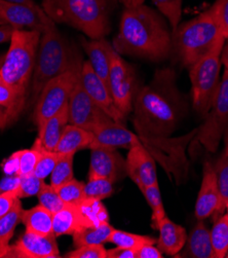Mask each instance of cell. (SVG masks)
Here are the masks:
<instances>
[{
    "label": "cell",
    "mask_w": 228,
    "mask_h": 258,
    "mask_svg": "<svg viewBox=\"0 0 228 258\" xmlns=\"http://www.w3.org/2000/svg\"><path fill=\"white\" fill-rule=\"evenodd\" d=\"M188 112V101L177 85L173 68L158 69L149 84L139 88L133 123L141 141L169 138Z\"/></svg>",
    "instance_id": "cell-1"
},
{
    "label": "cell",
    "mask_w": 228,
    "mask_h": 258,
    "mask_svg": "<svg viewBox=\"0 0 228 258\" xmlns=\"http://www.w3.org/2000/svg\"><path fill=\"white\" fill-rule=\"evenodd\" d=\"M168 20L145 4L124 8L113 47L119 55L162 62L172 56V32Z\"/></svg>",
    "instance_id": "cell-2"
},
{
    "label": "cell",
    "mask_w": 228,
    "mask_h": 258,
    "mask_svg": "<svg viewBox=\"0 0 228 258\" xmlns=\"http://www.w3.org/2000/svg\"><path fill=\"white\" fill-rule=\"evenodd\" d=\"M80 53L70 45L48 17L41 33L29 91V106L35 105L45 85L82 61Z\"/></svg>",
    "instance_id": "cell-3"
},
{
    "label": "cell",
    "mask_w": 228,
    "mask_h": 258,
    "mask_svg": "<svg viewBox=\"0 0 228 258\" xmlns=\"http://www.w3.org/2000/svg\"><path fill=\"white\" fill-rule=\"evenodd\" d=\"M114 0H42L41 9L56 24H66L89 38L105 37L110 32Z\"/></svg>",
    "instance_id": "cell-4"
},
{
    "label": "cell",
    "mask_w": 228,
    "mask_h": 258,
    "mask_svg": "<svg viewBox=\"0 0 228 258\" xmlns=\"http://www.w3.org/2000/svg\"><path fill=\"white\" fill-rule=\"evenodd\" d=\"M223 37L216 18L209 8L172 31V54L189 69L205 57Z\"/></svg>",
    "instance_id": "cell-5"
},
{
    "label": "cell",
    "mask_w": 228,
    "mask_h": 258,
    "mask_svg": "<svg viewBox=\"0 0 228 258\" xmlns=\"http://www.w3.org/2000/svg\"><path fill=\"white\" fill-rule=\"evenodd\" d=\"M41 33L37 30H15L0 67V76L15 89L24 107L29 96Z\"/></svg>",
    "instance_id": "cell-6"
},
{
    "label": "cell",
    "mask_w": 228,
    "mask_h": 258,
    "mask_svg": "<svg viewBox=\"0 0 228 258\" xmlns=\"http://www.w3.org/2000/svg\"><path fill=\"white\" fill-rule=\"evenodd\" d=\"M224 41L225 38L221 37L210 50V53L188 69L191 82L192 106L200 115L206 116L210 110L212 101L221 81V51Z\"/></svg>",
    "instance_id": "cell-7"
},
{
    "label": "cell",
    "mask_w": 228,
    "mask_h": 258,
    "mask_svg": "<svg viewBox=\"0 0 228 258\" xmlns=\"http://www.w3.org/2000/svg\"><path fill=\"white\" fill-rule=\"evenodd\" d=\"M83 64L82 60L45 85L32 114V119L38 128L68 104L75 85L81 80Z\"/></svg>",
    "instance_id": "cell-8"
},
{
    "label": "cell",
    "mask_w": 228,
    "mask_h": 258,
    "mask_svg": "<svg viewBox=\"0 0 228 258\" xmlns=\"http://www.w3.org/2000/svg\"><path fill=\"white\" fill-rule=\"evenodd\" d=\"M228 125V71L224 70L205 121L196 128L193 144H200L210 152H216Z\"/></svg>",
    "instance_id": "cell-9"
},
{
    "label": "cell",
    "mask_w": 228,
    "mask_h": 258,
    "mask_svg": "<svg viewBox=\"0 0 228 258\" xmlns=\"http://www.w3.org/2000/svg\"><path fill=\"white\" fill-rule=\"evenodd\" d=\"M107 86L117 108L125 116L132 113L140 86L134 67L123 60L117 51L112 55Z\"/></svg>",
    "instance_id": "cell-10"
},
{
    "label": "cell",
    "mask_w": 228,
    "mask_h": 258,
    "mask_svg": "<svg viewBox=\"0 0 228 258\" xmlns=\"http://www.w3.org/2000/svg\"><path fill=\"white\" fill-rule=\"evenodd\" d=\"M111 120L113 119L95 104L80 80L68 102V123L94 133L98 127Z\"/></svg>",
    "instance_id": "cell-11"
},
{
    "label": "cell",
    "mask_w": 228,
    "mask_h": 258,
    "mask_svg": "<svg viewBox=\"0 0 228 258\" xmlns=\"http://www.w3.org/2000/svg\"><path fill=\"white\" fill-rule=\"evenodd\" d=\"M81 83L88 95L99 108L102 109L114 121L125 124L128 116H125L117 108L107 84L96 74L89 61H86L83 64Z\"/></svg>",
    "instance_id": "cell-12"
},
{
    "label": "cell",
    "mask_w": 228,
    "mask_h": 258,
    "mask_svg": "<svg viewBox=\"0 0 228 258\" xmlns=\"http://www.w3.org/2000/svg\"><path fill=\"white\" fill-rule=\"evenodd\" d=\"M47 16L40 6L31 7L0 0V22L16 30L43 31Z\"/></svg>",
    "instance_id": "cell-13"
},
{
    "label": "cell",
    "mask_w": 228,
    "mask_h": 258,
    "mask_svg": "<svg viewBox=\"0 0 228 258\" xmlns=\"http://www.w3.org/2000/svg\"><path fill=\"white\" fill-rule=\"evenodd\" d=\"M128 176L126 160L116 148L97 147L91 149L89 179L106 178L116 183Z\"/></svg>",
    "instance_id": "cell-14"
},
{
    "label": "cell",
    "mask_w": 228,
    "mask_h": 258,
    "mask_svg": "<svg viewBox=\"0 0 228 258\" xmlns=\"http://www.w3.org/2000/svg\"><path fill=\"white\" fill-rule=\"evenodd\" d=\"M126 170H128V176L141 191L148 186L159 183L155 159L140 139L129 150L126 158Z\"/></svg>",
    "instance_id": "cell-15"
},
{
    "label": "cell",
    "mask_w": 228,
    "mask_h": 258,
    "mask_svg": "<svg viewBox=\"0 0 228 258\" xmlns=\"http://www.w3.org/2000/svg\"><path fill=\"white\" fill-rule=\"evenodd\" d=\"M6 257L21 258H56L60 257L55 235L41 236L26 230L10 249Z\"/></svg>",
    "instance_id": "cell-16"
},
{
    "label": "cell",
    "mask_w": 228,
    "mask_h": 258,
    "mask_svg": "<svg viewBox=\"0 0 228 258\" xmlns=\"http://www.w3.org/2000/svg\"><path fill=\"white\" fill-rule=\"evenodd\" d=\"M219 205V190L217 177L213 164L206 162L202 172L201 185L195 203V216L198 220H205L213 215Z\"/></svg>",
    "instance_id": "cell-17"
},
{
    "label": "cell",
    "mask_w": 228,
    "mask_h": 258,
    "mask_svg": "<svg viewBox=\"0 0 228 258\" xmlns=\"http://www.w3.org/2000/svg\"><path fill=\"white\" fill-rule=\"evenodd\" d=\"M94 139L90 149L97 147L105 148H131V146L139 139L138 135L132 133L125 127V124L111 120L98 127L93 133Z\"/></svg>",
    "instance_id": "cell-18"
},
{
    "label": "cell",
    "mask_w": 228,
    "mask_h": 258,
    "mask_svg": "<svg viewBox=\"0 0 228 258\" xmlns=\"http://www.w3.org/2000/svg\"><path fill=\"white\" fill-rule=\"evenodd\" d=\"M82 45L93 70L107 84L111 59L115 51L113 45L105 37L98 39L82 38Z\"/></svg>",
    "instance_id": "cell-19"
},
{
    "label": "cell",
    "mask_w": 228,
    "mask_h": 258,
    "mask_svg": "<svg viewBox=\"0 0 228 258\" xmlns=\"http://www.w3.org/2000/svg\"><path fill=\"white\" fill-rule=\"evenodd\" d=\"M158 230L160 231L159 239L157 240L158 248L169 256L179 254L188 238L185 228L166 216L160 223Z\"/></svg>",
    "instance_id": "cell-20"
},
{
    "label": "cell",
    "mask_w": 228,
    "mask_h": 258,
    "mask_svg": "<svg viewBox=\"0 0 228 258\" xmlns=\"http://www.w3.org/2000/svg\"><path fill=\"white\" fill-rule=\"evenodd\" d=\"M181 251L180 257L215 258L210 230L202 220H199L193 227Z\"/></svg>",
    "instance_id": "cell-21"
},
{
    "label": "cell",
    "mask_w": 228,
    "mask_h": 258,
    "mask_svg": "<svg viewBox=\"0 0 228 258\" xmlns=\"http://www.w3.org/2000/svg\"><path fill=\"white\" fill-rule=\"evenodd\" d=\"M68 124V104L49 117L38 128V142L46 151H55L65 126Z\"/></svg>",
    "instance_id": "cell-22"
},
{
    "label": "cell",
    "mask_w": 228,
    "mask_h": 258,
    "mask_svg": "<svg viewBox=\"0 0 228 258\" xmlns=\"http://www.w3.org/2000/svg\"><path fill=\"white\" fill-rule=\"evenodd\" d=\"M80 205L65 204L64 207L53 216V231L57 237L73 235L75 231L85 228Z\"/></svg>",
    "instance_id": "cell-23"
},
{
    "label": "cell",
    "mask_w": 228,
    "mask_h": 258,
    "mask_svg": "<svg viewBox=\"0 0 228 258\" xmlns=\"http://www.w3.org/2000/svg\"><path fill=\"white\" fill-rule=\"evenodd\" d=\"M94 139V134L78 125L68 123L56 147L60 153H75L79 150L90 148Z\"/></svg>",
    "instance_id": "cell-24"
},
{
    "label": "cell",
    "mask_w": 228,
    "mask_h": 258,
    "mask_svg": "<svg viewBox=\"0 0 228 258\" xmlns=\"http://www.w3.org/2000/svg\"><path fill=\"white\" fill-rule=\"evenodd\" d=\"M53 216L52 212L41 205H37L31 209L23 210L22 222L26 226V230L41 236H49L54 235Z\"/></svg>",
    "instance_id": "cell-25"
},
{
    "label": "cell",
    "mask_w": 228,
    "mask_h": 258,
    "mask_svg": "<svg viewBox=\"0 0 228 258\" xmlns=\"http://www.w3.org/2000/svg\"><path fill=\"white\" fill-rule=\"evenodd\" d=\"M22 203L20 199H18L13 209L3 218H0V257H6L15 229L18 224L22 222Z\"/></svg>",
    "instance_id": "cell-26"
},
{
    "label": "cell",
    "mask_w": 228,
    "mask_h": 258,
    "mask_svg": "<svg viewBox=\"0 0 228 258\" xmlns=\"http://www.w3.org/2000/svg\"><path fill=\"white\" fill-rule=\"evenodd\" d=\"M114 227L109 222L98 226H89L82 228L72 235L73 244L76 247L85 245H101L109 242Z\"/></svg>",
    "instance_id": "cell-27"
},
{
    "label": "cell",
    "mask_w": 228,
    "mask_h": 258,
    "mask_svg": "<svg viewBox=\"0 0 228 258\" xmlns=\"http://www.w3.org/2000/svg\"><path fill=\"white\" fill-rule=\"evenodd\" d=\"M213 167L215 169L219 190V205L213 215L215 218H218L223 215L228 202V156L222 152L221 157L216 161Z\"/></svg>",
    "instance_id": "cell-28"
},
{
    "label": "cell",
    "mask_w": 228,
    "mask_h": 258,
    "mask_svg": "<svg viewBox=\"0 0 228 258\" xmlns=\"http://www.w3.org/2000/svg\"><path fill=\"white\" fill-rule=\"evenodd\" d=\"M0 106L7 109L10 123L15 121L25 108L20 102L15 89L2 76H0Z\"/></svg>",
    "instance_id": "cell-29"
},
{
    "label": "cell",
    "mask_w": 228,
    "mask_h": 258,
    "mask_svg": "<svg viewBox=\"0 0 228 258\" xmlns=\"http://www.w3.org/2000/svg\"><path fill=\"white\" fill-rule=\"evenodd\" d=\"M85 226H98L109 222V214L101 201L85 200L80 204Z\"/></svg>",
    "instance_id": "cell-30"
},
{
    "label": "cell",
    "mask_w": 228,
    "mask_h": 258,
    "mask_svg": "<svg viewBox=\"0 0 228 258\" xmlns=\"http://www.w3.org/2000/svg\"><path fill=\"white\" fill-rule=\"evenodd\" d=\"M211 241L215 258H224L228 252V215L216 218L213 228L210 230Z\"/></svg>",
    "instance_id": "cell-31"
},
{
    "label": "cell",
    "mask_w": 228,
    "mask_h": 258,
    "mask_svg": "<svg viewBox=\"0 0 228 258\" xmlns=\"http://www.w3.org/2000/svg\"><path fill=\"white\" fill-rule=\"evenodd\" d=\"M109 242L118 247L139 250L140 248L147 244H157V239L150 236L136 235L128 233V231L114 228L110 236Z\"/></svg>",
    "instance_id": "cell-32"
},
{
    "label": "cell",
    "mask_w": 228,
    "mask_h": 258,
    "mask_svg": "<svg viewBox=\"0 0 228 258\" xmlns=\"http://www.w3.org/2000/svg\"><path fill=\"white\" fill-rule=\"evenodd\" d=\"M142 192L152 211V227L158 229L160 223L167 216L159 183L146 187Z\"/></svg>",
    "instance_id": "cell-33"
},
{
    "label": "cell",
    "mask_w": 228,
    "mask_h": 258,
    "mask_svg": "<svg viewBox=\"0 0 228 258\" xmlns=\"http://www.w3.org/2000/svg\"><path fill=\"white\" fill-rule=\"evenodd\" d=\"M75 153H63L55 169L50 174V185L57 188L74 178L73 161Z\"/></svg>",
    "instance_id": "cell-34"
},
{
    "label": "cell",
    "mask_w": 228,
    "mask_h": 258,
    "mask_svg": "<svg viewBox=\"0 0 228 258\" xmlns=\"http://www.w3.org/2000/svg\"><path fill=\"white\" fill-rule=\"evenodd\" d=\"M44 149L36 139L32 148L19 150V170L17 175L22 177L34 173L37 162Z\"/></svg>",
    "instance_id": "cell-35"
},
{
    "label": "cell",
    "mask_w": 228,
    "mask_h": 258,
    "mask_svg": "<svg viewBox=\"0 0 228 258\" xmlns=\"http://www.w3.org/2000/svg\"><path fill=\"white\" fill-rule=\"evenodd\" d=\"M158 11L168 20L172 31L180 24L183 0H151Z\"/></svg>",
    "instance_id": "cell-36"
},
{
    "label": "cell",
    "mask_w": 228,
    "mask_h": 258,
    "mask_svg": "<svg viewBox=\"0 0 228 258\" xmlns=\"http://www.w3.org/2000/svg\"><path fill=\"white\" fill-rule=\"evenodd\" d=\"M113 182L106 178H93L89 179L85 184V197L86 200L102 201L112 196L114 188Z\"/></svg>",
    "instance_id": "cell-37"
},
{
    "label": "cell",
    "mask_w": 228,
    "mask_h": 258,
    "mask_svg": "<svg viewBox=\"0 0 228 258\" xmlns=\"http://www.w3.org/2000/svg\"><path fill=\"white\" fill-rule=\"evenodd\" d=\"M61 200L68 205H80L85 200V183L72 179L67 183L56 188Z\"/></svg>",
    "instance_id": "cell-38"
},
{
    "label": "cell",
    "mask_w": 228,
    "mask_h": 258,
    "mask_svg": "<svg viewBox=\"0 0 228 258\" xmlns=\"http://www.w3.org/2000/svg\"><path fill=\"white\" fill-rule=\"evenodd\" d=\"M37 198L39 205H41L42 207H44L53 214L60 211L65 206V203L61 200L56 188L50 184H46L45 182H43L41 189L37 195Z\"/></svg>",
    "instance_id": "cell-39"
},
{
    "label": "cell",
    "mask_w": 228,
    "mask_h": 258,
    "mask_svg": "<svg viewBox=\"0 0 228 258\" xmlns=\"http://www.w3.org/2000/svg\"><path fill=\"white\" fill-rule=\"evenodd\" d=\"M62 154L63 153H60L57 151L43 150L38 162H37V165L35 167L34 174L38 178L44 180L47 176L52 174L58 161L61 159Z\"/></svg>",
    "instance_id": "cell-40"
},
{
    "label": "cell",
    "mask_w": 228,
    "mask_h": 258,
    "mask_svg": "<svg viewBox=\"0 0 228 258\" xmlns=\"http://www.w3.org/2000/svg\"><path fill=\"white\" fill-rule=\"evenodd\" d=\"M43 182L44 180L38 178L34 173L20 177V185L17 190L19 199H26L37 196Z\"/></svg>",
    "instance_id": "cell-41"
},
{
    "label": "cell",
    "mask_w": 228,
    "mask_h": 258,
    "mask_svg": "<svg viewBox=\"0 0 228 258\" xmlns=\"http://www.w3.org/2000/svg\"><path fill=\"white\" fill-rule=\"evenodd\" d=\"M210 9L216 18L222 36L226 39L228 37V0H215Z\"/></svg>",
    "instance_id": "cell-42"
},
{
    "label": "cell",
    "mask_w": 228,
    "mask_h": 258,
    "mask_svg": "<svg viewBox=\"0 0 228 258\" xmlns=\"http://www.w3.org/2000/svg\"><path fill=\"white\" fill-rule=\"evenodd\" d=\"M66 258H106V249L101 245H85L65 254Z\"/></svg>",
    "instance_id": "cell-43"
},
{
    "label": "cell",
    "mask_w": 228,
    "mask_h": 258,
    "mask_svg": "<svg viewBox=\"0 0 228 258\" xmlns=\"http://www.w3.org/2000/svg\"><path fill=\"white\" fill-rule=\"evenodd\" d=\"M19 197L17 191H8L0 194V218H3L13 209Z\"/></svg>",
    "instance_id": "cell-44"
},
{
    "label": "cell",
    "mask_w": 228,
    "mask_h": 258,
    "mask_svg": "<svg viewBox=\"0 0 228 258\" xmlns=\"http://www.w3.org/2000/svg\"><path fill=\"white\" fill-rule=\"evenodd\" d=\"M20 185V176L18 175H7L0 181V194L8 191H17ZM18 192V191H17Z\"/></svg>",
    "instance_id": "cell-45"
},
{
    "label": "cell",
    "mask_w": 228,
    "mask_h": 258,
    "mask_svg": "<svg viewBox=\"0 0 228 258\" xmlns=\"http://www.w3.org/2000/svg\"><path fill=\"white\" fill-rule=\"evenodd\" d=\"M106 258H138L137 250L118 247L106 250Z\"/></svg>",
    "instance_id": "cell-46"
},
{
    "label": "cell",
    "mask_w": 228,
    "mask_h": 258,
    "mask_svg": "<svg viewBox=\"0 0 228 258\" xmlns=\"http://www.w3.org/2000/svg\"><path fill=\"white\" fill-rule=\"evenodd\" d=\"M156 244H147L137 250V257L138 258H163L164 253L155 246Z\"/></svg>",
    "instance_id": "cell-47"
},
{
    "label": "cell",
    "mask_w": 228,
    "mask_h": 258,
    "mask_svg": "<svg viewBox=\"0 0 228 258\" xmlns=\"http://www.w3.org/2000/svg\"><path fill=\"white\" fill-rule=\"evenodd\" d=\"M19 170V151L13 153V156L4 164V171L7 175H17Z\"/></svg>",
    "instance_id": "cell-48"
},
{
    "label": "cell",
    "mask_w": 228,
    "mask_h": 258,
    "mask_svg": "<svg viewBox=\"0 0 228 258\" xmlns=\"http://www.w3.org/2000/svg\"><path fill=\"white\" fill-rule=\"evenodd\" d=\"M15 28L9 24H4L0 26V44L5 42H11Z\"/></svg>",
    "instance_id": "cell-49"
},
{
    "label": "cell",
    "mask_w": 228,
    "mask_h": 258,
    "mask_svg": "<svg viewBox=\"0 0 228 258\" xmlns=\"http://www.w3.org/2000/svg\"><path fill=\"white\" fill-rule=\"evenodd\" d=\"M4 60H5V55L0 56V67L3 65ZM9 124H10V121H9L7 109L0 106V130H3V128H5Z\"/></svg>",
    "instance_id": "cell-50"
},
{
    "label": "cell",
    "mask_w": 228,
    "mask_h": 258,
    "mask_svg": "<svg viewBox=\"0 0 228 258\" xmlns=\"http://www.w3.org/2000/svg\"><path fill=\"white\" fill-rule=\"evenodd\" d=\"M221 62L224 67V70L228 71V37L224 41V45L221 51Z\"/></svg>",
    "instance_id": "cell-51"
},
{
    "label": "cell",
    "mask_w": 228,
    "mask_h": 258,
    "mask_svg": "<svg viewBox=\"0 0 228 258\" xmlns=\"http://www.w3.org/2000/svg\"><path fill=\"white\" fill-rule=\"evenodd\" d=\"M124 8H135L144 4V0H119Z\"/></svg>",
    "instance_id": "cell-52"
},
{
    "label": "cell",
    "mask_w": 228,
    "mask_h": 258,
    "mask_svg": "<svg viewBox=\"0 0 228 258\" xmlns=\"http://www.w3.org/2000/svg\"><path fill=\"white\" fill-rule=\"evenodd\" d=\"M4 2L14 3V4H22V5L31 6V7H37V6H38V5L35 3V0H4Z\"/></svg>",
    "instance_id": "cell-53"
},
{
    "label": "cell",
    "mask_w": 228,
    "mask_h": 258,
    "mask_svg": "<svg viewBox=\"0 0 228 258\" xmlns=\"http://www.w3.org/2000/svg\"><path fill=\"white\" fill-rule=\"evenodd\" d=\"M223 138H224V150H223V153L226 154V156H228V125H227L226 130H225Z\"/></svg>",
    "instance_id": "cell-54"
},
{
    "label": "cell",
    "mask_w": 228,
    "mask_h": 258,
    "mask_svg": "<svg viewBox=\"0 0 228 258\" xmlns=\"http://www.w3.org/2000/svg\"><path fill=\"white\" fill-rule=\"evenodd\" d=\"M226 210H227V215H228V202H227V205H226Z\"/></svg>",
    "instance_id": "cell-55"
},
{
    "label": "cell",
    "mask_w": 228,
    "mask_h": 258,
    "mask_svg": "<svg viewBox=\"0 0 228 258\" xmlns=\"http://www.w3.org/2000/svg\"><path fill=\"white\" fill-rule=\"evenodd\" d=\"M226 257H227V258H228V252H227V254H226Z\"/></svg>",
    "instance_id": "cell-56"
},
{
    "label": "cell",
    "mask_w": 228,
    "mask_h": 258,
    "mask_svg": "<svg viewBox=\"0 0 228 258\" xmlns=\"http://www.w3.org/2000/svg\"><path fill=\"white\" fill-rule=\"evenodd\" d=\"M0 25H4V24H3V23H2V22H0Z\"/></svg>",
    "instance_id": "cell-57"
}]
</instances>
